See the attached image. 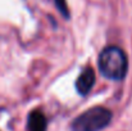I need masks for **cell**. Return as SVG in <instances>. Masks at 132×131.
Returning a JSON list of instances; mask_svg holds the SVG:
<instances>
[{
    "label": "cell",
    "mask_w": 132,
    "mask_h": 131,
    "mask_svg": "<svg viewBox=\"0 0 132 131\" xmlns=\"http://www.w3.org/2000/svg\"><path fill=\"white\" fill-rule=\"evenodd\" d=\"M100 73L113 81H121L126 77L128 70V60L126 53L118 46L105 48L99 57Z\"/></svg>",
    "instance_id": "1"
},
{
    "label": "cell",
    "mask_w": 132,
    "mask_h": 131,
    "mask_svg": "<svg viewBox=\"0 0 132 131\" xmlns=\"http://www.w3.org/2000/svg\"><path fill=\"white\" fill-rule=\"evenodd\" d=\"M112 113L104 107L90 108L72 122V131H100L109 125Z\"/></svg>",
    "instance_id": "2"
},
{
    "label": "cell",
    "mask_w": 132,
    "mask_h": 131,
    "mask_svg": "<svg viewBox=\"0 0 132 131\" xmlns=\"http://www.w3.org/2000/svg\"><path fill=\"white\" fill-rule=\"evenodd\" d=\"M95 84V72L91 67H86L76 81V90L80 95H86Z\"/></svg>",
    "instance_id": "3"
},
{
    "label": "cell",
    "mask_w": 132,
    "mask_h": 131,
    "mask_svg": "<svg viewBox=\"0 0 132 131\" xmlns=\"http://www.w3.org/2000/svg\"><path fill=\"white\" fill-rule=\"evenodd\" d=\"M28 131H46L47 127V121L44 113L39 112V111H34L30 113L28 116Z\"/></svg>",
    "instance_id": "4"
},
{
    "label": "cell",
    "mask_w": 132,
    "mask_h": 131,
    "mask_svg": "<svg viewBox=\"0 0 132 131\" xmlns=\"http://www.w3.org/2000/svg\"><path fill=\"white\" fill-rule=\"evenodd\" d=\"M55 6L58 8V10L60 12V14L64 18H69V10H68V5H67V0H54Z\"/></svg>",
    "instance_id": "5"
}]
</instances>
